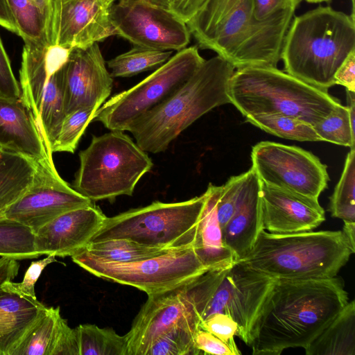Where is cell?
<instances>
[{"label":"cell","instance_id":"6da1fadb","mask_svg":"<svg viewBox=\"0 0 355 355\" xmlns=\"http://www.w3.org/2000/svg\"><path fill=\"white\" fill-rule=\"evenodd\" d=\"M341 279H276L254 324V355L305 349L348 303Z\"/></svg>","mask_w":355,"mask_h":355},{"label":"cell","instance_id":"7a4b0ae2","mask_svg":"<svg viewBox=\"0 0 355 355\" xmlns=\"http://www.w3.org/2000/svg\"><path fill=\"white\" fill-rule=\"evenodd\" d=\"M295 12L259 20L253 0H205L187 25L200 48L216 52L234 69L277 67Z\"/></svg>","mask_w":355,"mask_h":355},{"label":"cell","instance_id":"3957f363","mask_svg":"<svg viewBox=\"0 0 355 355\" xmlns=\"http://www.w3.org/2000/svg\"><path fill=\"white\" fill-rule=\"evenodd\" d=\"M355 51V18L330 6H320L294 16L281 51L285 71L327 92L334 75Z\"/></svg>","mask_w":355,"mask_h":355},{"label":"cell","instance_id":"277c9868","mask_svg":"<svg viewBox=\"0 0 355 355\" xmlns=\"http://www.w3.org/2000/svg\"><path fill=\"white\" fill-rule=\"evenodd\" d=\"M234 69L218 55L205 60L167 98L132 122L128 131L145 152L155 154L165 151L202 115L230 103L227 92Z\"/></svg>","mask_w":355,"mask_h":355},{"label":"cell","instance_id":"5b68a950","mask_svg":"<svg viewBox=\"0 0 355 355\" xmlns=\"http://www.w3.org/2000/svg\"><path fill=\"white\" fill-rule=\"evenodd\" d=\"M342 231L259 233L240 262L275 279L336 277L351 254Z\"/></svg>","mask_w":355,"mask_h":355},{"label":"cell","instance_id":"8992f818","mask_svg":"<svg viewBox=\"0 0 355 355\" xmlns=\"http://www.w3.org/2000/svg\"><path fill=\"white\" fill-rule=\"evenodd\" d=\"M227 94L230 103L245 118L285 115L313 125L340 104L327 92L271 66L237 69Z\"/></svg>","mask_w":355,"mask_h":355},{"label":"cell","instance_id":"52a82bcc","mask_svg":"<svg viewBox=\"0 0 355 355\" xmlns=\"http://www.w3.org/2000/svg\"><path fill=\"white\" fill-rule=\"evenodd\" d=\"M79 159L72 187L94 202L132 196L139 180L153 166L147 153L119 130L94 135Z\"/></svg>","mask_w":355,"mask_h":355},{"label":"cell","instance_id":"ba28073f","mask_svg":"<svg viewBox=\"0 0 355 355\" xmlns=\"http://www.w3.org/2000/svg\"><path fill=\"white\" fill-rule=\"evenodd\" d=\"M207 193L178 202L155 201L106 217L90 242L125 239L141 245L177 249L192 246Z\"/></svg>","mask_w":355,"mask_h":355},{"label":"cell","instance_id":"9c48e42d","mask_svg":"<svg viewBox=\"0 0 355 355\" xmlns=\"http://www.w3.org/2000/svg\"><path fill=\"white\" fill-rule=\"evenodd\" d=\"M71 49L24 43L19 69L20 97L31 112L47 155L66 116L64 66Z\"/></svg>","mask_w":355,"mask_h":355},{"label":"cell","instance_id":"30bf717a","mask_svg":"<svg viewBox=\"0 0 355 355\" xmlns=\"http://www.w3.org/2000/svg\"><path fill=\"white\" fill-rule=\"evenodd\" d=\"M71 259L80 267L99 278L135 287L148 295L182 286L209 270L198 258L193 245L127 263L98 260L83 250L72 255Z\"/></svg>","mask_w":355,"mask_h":355},{"label":"cell","instance_id":"8fae6325","mask_svg":"<svg viewBox=\"0 0 355 355\" xmlns=\"http://www.w3.org/2000/svg\"><path fill=\"white\" fill-rule=\"evenodd\" d=\"M205 60L197 46L178 51L141 82L104 102L92 121L110 130L128 131L132 122L167 98Z\"/></svg>","mask_w":355,"mask_h":355},{"label":"cell","instance_id":"7c38bea8","mask_svg":"<svg viewBox=\"0 0 355 355\" xmlns=\"http://www.w3.org/2000/svg\"><path fill=\"white\" fill-rule=\"evenodd\" d=\"M251 158L261 182L314 199H318L329 180L327 166L295 146L261 141L252 147Z\"/></svg>","mask_w":355,"mask_h":355},{"label":"cell","instance_id":"4fadbf2b","mask_svg":"<svg viewBox=\"0 0 355 355\" xmlns=\"http://www.w3.org/2000/svg\"><path fill=\"white\" fill-rule=\"evenodd\" d=\"M110 17L116 35L135 46L178 51L190 42L187 24L149 0H119L111 5Z\"/></svg>","mask_w":355,"mask_h":355},{"label":"cell","instance_id":"5bb4252c","mask_svg":"<svg viewBox=\"0 0 355 355\" xmlns=\"http://www.w3.org/2000/svg\"><path fill=\"white\" fill-rule=\"evenodd\" d=\"M31 183L3 212V216L34 232L58 216L95 203L73 189L58 174L53 161L35 162Z\"/></svg>","mask_w":355,"mask_h":355},{"label":"cell","instance_id":"9a60e30c","mask_svg":"<svg viewBox=\"0 0 355 355\" xmlns=\"http://www.w3.org/2000/svg\"><path fill=\"white\" fill-rule=\"evenodd\" d=\"M275 281L235 261L214 291L202 322L214 313L228 315L238 325L237 336L249 346L254 324Z\"/></svg>","mask_w":355,"mask_h":355},{"label":"cell","instance_id":"2e32d148","mask_svg":"<svg viewBox=\"0 0 355 355\" xmlns=\"http://www.w3.org/2000/svg\"><path fill=\"white\" fill-rule=\"evenodd\" d=\"M148 296L130 330L125 335L128 355H146L153 341L173 327L200 329V318L184 285Z\"/></svg>","mask_w":355,"mask_h":355},{"label":"cell","instance_id":"e0dca14e","mask_svg":"<svg viewBox=\"0 0 355 355\" xmlns=\"http://www.w3.org/2000/svg\"><path fill=\"white\" fill-rule=\"evenodd\" d=\"M107 0H53L51 44L85 49L116 35Z\"/></svg>","mask_w":355,"mask_h":355},{"label":"cell","instance_id":"ac0fdd59","mask_svg":"<svg viewBox=\"0 0 355 355\" xmlns=\"http://www.w3.org/2000/svg\"><path fill=\"white\" fill-rule=\"evenodd\" d=\"M64 77L66 115L83 108L98 110L110 96L113 85L98 43L71 50Z\"/></svg>","mask_w":355,"mask_h":355},{"label":"cell","instance_id":"d6986e66","mask_svg":"<svg viewBox=\"0 0 355 355\" xmlns=\"http://www.w3.org/2000/svg\"><path fill=\"white\" fill-rule=\"evenodd\" d=\"M261 182V181H260ZM263 229L274 234L312 231L325 220L324 209L314 199L261 182Z\"/></svg>","mask_w":355,"mask_h":355},{"label":"cell","instance_id":"ffe728a7","mask_svg":"<svg viewBox=\"0 0 355 355\" xmlns=\"http://www.w3.org/2000/svg\"><path fill=\"white\" fill-rule=\"evenodd\" d=\"M106 217L95 204L67 211L34 232L35 250L40 255L71 257L85 249Z\"/></svg>","mask_w":355,"mask_h":355},{"label":"cell","instance_id":"44dd1931","mask_svg":"<svg viewBox=\"0 0 355 355\" xmlns=\"http://www.w3.org/2000/svg\"><path fill=\"white\" fill-rule=\"evenodd\" d=\"M239 200L231 218L222 229L225 244L236 261L252 248L263 229L260 202L261 182L251 167L243 173Z\"/></svg>","mask_w":355,"mask_h":355},{"label":"cell","instance_id":"7402d4cb","mask_svg":"<svg viewBox=\"0 0 355 355\" xmlns=\"http://www.w3.org/2000/svg\"><path fill=\"white\" fill-rule=\"evenodd\" d=\"M0 148L35 162L53 160L48 157L34 117L21 97L0 95Z\"/></svg>","mask_w":355,"mask_h":355},{"label":"cell","instance_id":"603a6c76","mask_svg":"<svg viewBox=\"0 0 355 355\" xmlns=\"http://www.w3.org/2000/svg\"><path fill=\"white\" fill-rule=\"evenodd\" d=\"M220 186L209 184L207 199L193 247L200 260L208 270L225 269L235 261V257L225 244L216 213Z\"/></svg>","mask_w":355,"mask_h":355},{"label":"cell","instance_id":"cb8c5ba5","mask_svg":"<svg viewBox=\"0 0 355 355\" xmlns=\"http://www.w3.org/2000/svg\"><path fill=\"white\" fill-rule=\"evenodd\" d=\"M0 284V355H10L46 307Z\"/></svg>","mask_w":355,"mask_h":355},{"label":"cell","instance_id":"d4e9b609","mask_svg":"<svg viewBox=\"0 0 355 355\" xmlns=\"http://www.w3.org/2000/svg\"><path fill=\"white\" fill-rule=\"evenodd\" d=\"M24 43L52 45L53 0H6Z\"/></svg>","mask_w":355,"mask_h":355},{"label":"cell","instance_id":"484cf974","mask_svg":"<svg viewBox=\"0 0 355 355\" xmlns=\"http://www.w3.org/2000/svg\"><path fill=\"white\" fill-rule=\"evenodd\" d=\"M306 355H355V303L348 302L305 348Z\"/></svg>","mask_w":355,"mask_h":355},{"label":"cell","instance_id":"4316f807","mask_svg":"<svg viewBox=\"0 0 355 355\" xmlns=\"http://www.w3.org/2000/svg\"><path fill=\"white\" fill-rule=\"evenodd\" d=\"M35 168V162L11 151L0 150V217L28 187Z\"/></svg>","mask_w":355,"mask_h":355},{"label":"cell","instance_id":"83f0119b","mask_svg":"<svg viewBox=\"0 0 355 355\" xmlns=\"http://www.w3.org/2000/svg\"><path fill=\"white\" fill-rule=\"evenodd\" d=\"M64 320L60 307H46L10 355H52Z\"/></svg>","mask_w":355,"mask_h":355},{"label":"cell","instance_id":"f1b7e54d","mask_svg":"<svg viewBox=\"0 0 355 355\" xmlns=\"http://www.w3.org/2000/svg\"><path fill=\"white\" fill-rule=\"evenodd\" d=\"M171 250L144 245L125 239H113L89 243L83 251L98 260L127 263L161 255Z\"/></svg>","mask_w":355,"mask_h":355},{"label":"cell","instance_id":"f546056e","mask_svg":"<svg viewBox=\"0 0 355 355\" xmlns=\"http://www.w3.org/2000/svg\"><path fill=\"white\" fill-rule=\"evenodd\" d=\"M172 51L158 50L135 46L107 62L112 78H127L156 69L164 64Z\"/></svg>","mask_w":355,"mask_h":355},{"label":"cell","instance_id":"4dcf8cb0","mask_svg":"<svg viewBox=\"0 0 355 355\" xmlns=\"http://www.w3.org/2000/svg\"><path fill=\"white\" fill-rule=\"evenodd\" d=\"M79 355H128L125 336H120L112 328H100L85 324L76 327Z\"/></svg>","mask_w":355,"mask_h":355},{"label":"cell","instance_id":"1f68e13d","mask_svg":"<svg viewBox=\"0 0 355 355\" xmlns=\"http://www.w3.org/2000/svg\"><path fill=\"white\" fill-rule=\"evenodd\" d=\"M41 256L35 248V234L15 220L0 217V257L16 260Z\"/></svg>","mask_w":355,"mask_h":355},{"label":"cell","instance_id":"d6a6232c","mask_svg":"<svg viewBox=\"0 0 355 355\" xmlns=\"http://www.w3.org/2000/svg\"><path fill=\"white\" fill-rule=\"evenodd\" d=\"M248 122L281 138L300 141H321L313 125L285 115H259L245 118Z\"/></svg>","mask_w":355,"mask_h":355},{"label":"cell","instance_id":"836d02e7","mask_svg":"<svg viewBox=\"0 0 355 355\" xmlns=\"http://www.w3.org/2000/svg\"><path fill=\"white\" fill-rule=\"evenodd\" d=\"M355 147L348 153L340 178L330 197L331 216L355 222Z\"/></svg>","mask_w":355,"mask_h":355},{"label":"cell","instance_id":"e575fe53","mask_svg":"<svg viewBox=\"0 0 355 355\" xmlns=\"http://www.w3.org/2000/svg\"><path fill=\"white\" fill-rule=\"evenodd\" d=\"M313 128L321 141L355 147V130L350 123L347 106L340 104L329 114L320 120Z\"/></svg>","mask_w":355,"mask_h":355},{"label":"cell","instance_id":"d590c367","mask_svg":"<svg viewBox=\"0 0 355 355\" xmlns=\"http://www.w3.org/2000/svg\"><path fill=\"white\" fill-rule=\"evenodd\" d=\"M198 331L186 326H175L157 337L146 355H198L194 337Z\"/></svg>","mask_w":355,"mask_h":355},{"label":"cell","instance_id":"8d00e7d4","mask_svg":"<svg viewBox=\"0 0 355 355\" xmlns=\"http://www.w3.org/2000/svg\"><path fill=\"white\" fill-rule=\"evenodd\" d=\"M96 110L94 107L83 108L66 115L52 146V152L73 153L85 129L92 121Z\"/></svg>","mask_w":355,"mask_h":355},{"label":"cell","instance_id":"74e56055","mask_svg":"<svg viewBox=\"0 0 355 355\" xmlns=\"http://www.w3.org/2000/svg\"><path fill=\"white\" fill-rule=\"evenodd\" d=\"M244 174L231 177L220 186L216 202V213L221 229L227 224L237 206L242 188Z\"/></svg>","mask_w":355,"mask_h":355},{"label":"cell","instance_id":"f35d334b","mask_svg":"<svg viewBox=\"0 0 355 355\" xmlns=\"http://www.w3.org/2000/svg\"><path fill=\"white\" fill-rule=\"evenodd\" d=\"M200 329H204L227 344L234 355L241 354L234 341V336H237L238 325L228 315L225 313H214L200 324Z\"/></svg>","mask_w":355,"mask_h":355},{"label":"cell","instance_id":"ab89813d","mask_svg":"<svg viewBox=\"0 0 355 355\" xmlns=\"http://www.w3.org/2000/svg\"><path fill=\"white\" fill-rule=\"evenodd\" d=\"M56 261L55 256L48 254L46 257L31 262L27 268L24 279L20 283L12 281L3 282L1 285L5 288L16 292L21 295L37 299L35 286L44 269L50 263Z\"/></svg>","mask_w":355,"mask_h":355},{"label":"cell","instance_id":"60d3db41","mask_svg":"<svg viewBox=\"0 0 355 355\" xmlns=\"http://www.w3.org/2000/svg\"><path fill=\"white\" fill-rule=\"evenodd\" d=\"M21 91L12 70L10 62L0 37V95L19 98Z\"/></svg>","mask_w":355,"mask_h":355},{"label":"cell","instance_id":"b9f144b4","mask_svg":"<svg viewBox=\"0 0 355 355\" xmlns=\"http://www.w3.org/2000/svg\"><path fill=\"white\" fill-rule=\"evenodd\" d=\"M302 0H253L256 19L264 20L284 11L296 10Z\"/></svg>","mask_w":355,"mask_h":355},{"label":"cell","instance_id":"7bdbcfd3","mask_svg":"<svg viewBox=\"0 0 355 355\" xmlns=\"http://www.w3.org/2000/svg\"><path fill=\"white\" fill-rule=\"evenodd\" d=\"M171 12L186 24L198 11L205 0H149Z\"/></svg>","mask_w":355,"mask_h":355},{"label":"cell","instance_id":"ee69618b","mask_svg":"<svg viewBox=\"0 0 355 355\" xmlns=\"http://www.w3.org/2000/svg\"><path fill=\"white\" fill-rule=\"evenodd\" d=\"M196 347L204 354L234 355L230 347L212 334L199 329L194 337Z\"/></svg>","mask_w":355,"mask_h":355},{"label":"cell","instance_id":"f6af8a7d","mask_svg":"<svg viewBox=\"0 0 355 355\" xmlns=\"http://www.w3.org/2000/svg\"><path fill=\"white\" fill-rule=\"evenodd\" d=\"M52 355H79L77 329L71 328L67 320L62 326Z\"/></svg>","mask_w":355,"mask_h":355},{"label":"cell","instance_id":"bcb514c9","mask_svg":"<svg viewBox=\"0 0 355 355\" xmlns=\"http://www.w3.org/2000/svg\"><path fill=\"white\" fill-rule=\"evenodd\" d=\"M334 83L344 86L346 90L355 92V51L347 55L336 71Z\"/></svg>","mask_w":355,"mask_h":355},{"label":"cell","instance_id":"7dc6e473","mask_svg":"<svg viewBox=\"0 0 355 355\" xmlns=\"http://www.w3.org/2000/svg\"><path fill=\"white\" fill-rule=\"evenodd\" d=\"M19 263L17 260L10 257L0 258V284L12 281L17 275Z\"/></svg>","mask_w":355,"mask_h":355},{"label":"cell","instance_id":"c3c4849f","mask_svg":"<svg viewBox=\"0 0 355 355\" xmlns=\"http://www.w3.org/2000/svg\"><path fill=\"white\" fill-rule=\"evenodd\" d=\"M0 26L13 33H18L6 0H0Z\"/></svg>","mask_w":355,"mask_h":355},{"label":"cell","instance_id":"681fc988","mask_svg":"<svg viewBox=\"0 0 355 355\" xmlns=\"http://www.w3.org/2000/svg\"><path fill=\"white\" fill-rule=\"evenodd\" d=\"M345 239L352 252H355V222H344L342 230Z\"/></svg>","mask_w":355,"mask_h":355},{"label":"cell","instance_id":"f907efd6","mask_svg":"<svg viewBox=\"0 0 355 355\" xmlns=\"http://www.w3.org/2000/svg\"><path fill=\"white\" fill-rule=\"evenodd\" d=\"M352 2V13L351 15L355 18V0H351Z\"/></svg>","mask_w":355,"mask_h":355},{"label":"cell","instance_id":"816d5d0a","mask_svg":"<svg viewBox=\"0 0 355 355\" xmlns=\"http://www.w3.org/2000/svg\"><path fill=\"white\" fill-rule=\"evenodd\" d=\"M306 1L311 3H322V2H327L330 0H305Z\"/></svg>","mask_w":355,"mask_h":355},{"label":"cell","instance_id":"f5cc1de1","mask_svg":"<svg viewBox=\"0 0 355 355\" xmlns=\"http://www.w3.org/2000/svg\"><path fill=\"white\" fill-rule=\"evenodd\" d=\"M119 0H107V1L110 4L112 5L113 3Z\"/></svg>","mask_w":355,"mask_h":355},{"label":"cell","instance_id":"db71d44e","mask_svg":"<svg viewBox=\"0 0 355 355\" xmlns=\"http://www.w3.org/2000/svg\"><path fill=\"white\" fill-rule=\"evenodd\" d=\"M1 148H0V150H1Z\"/></svg>","mask_w":355,"mask_h":355}]
</instances>
